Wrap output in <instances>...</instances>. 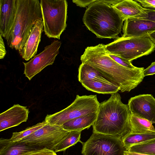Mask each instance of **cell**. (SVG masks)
<instances>
[{"mask_svg": "<svg viewBox=\"0 0 155 155\" xmlns=\"http://www.w3.org/2000/svg\"><path fill=\"white\" fill-rule=\"evenodd\" d=\"M105 45L100 44L87 47L81 56L82 63L98 70L112 84L118 86L121 92H130L143 81L144 68L131 69L120 65L106 52Z\"/></svg>", "mask_w": 155, "mask_h": 155, "instance_id": "obj_1", "label": "cell"}, {"mask_svg": "<svg viewBox=\"0 0 155 155\" xmlns=\"http://www.w3.org/2000/svg\"><path fill=\"white\" fill-rule=\"evenodd\" d=\"M117 92L100 103L96 119L92 125L93 132L122 139L131 133V112L128 104L121 101Z\"/></svg>", "mask_w": 155, "mask_h": 155, "instance_id": "obj_2", "label": "cell"}, {"mask_svg": "<svg viewBox=\"0 0 155 155\" xmlns=\"http://www.w3.org/2000/svg\"><path fill=\"white\" fill-rule=\"evenodd\" d=\"M125 20L111 5L96 0L86 9L83 21L87 28L98 38H117Z\"/></svg>", "mask_w": 155, "mask_h": 155, "instance_id": "obj_3", "label": "cell"}, {"mask_svg": "<svg viewBox=\"0 0 155 155\" xmlns=\"http://www.w3.org/2000/svg\"><path fill=\"white\" fill-rule=\"evenodd\" d=\"M42 20L40 1L16 0L14 24L6 40L8 46L20 52L36 22Z\"/></svg>", "mask_w": 155, "mask_h": 155, "instance_id": "obj_4", "label": "cell"}, {"mask_svg": "<svg viewBox=\"0 0 155 155\" xmlns=\"http://www.w3.org/2000/svg\"><path fill=\"white\" fill-rule=\"evenodd\" d=\"M40 3L45 34L48 38L60 39L67 26V1L41 0Z\"/></svg>", "mask_w": 155, "mask_h": 155, "instance_id": "obj_5", "label": "cell"}, {"mask_svg": "<svg viewBox=\"0 0 155 155\" xmlns=\"http://www.w3.org/2000/svg\"><path fill=\"white\" fill-rule=\"evenodd\" d=\"M108 54L117 55L131 62L140 57L148 55L155 50V44L149 36L118 37L105 45Z\"/></svg>", "mask_w": 155, "mask_h": 155, "instance_id": "obj_6", "label": "cell"}, {"mask_svg": "<svg viewBox=\"0 0 155 155\" xmlns=\"http://www.w3.org/2000/svg\"><path fill=\"white\" fill-rule=\"evenodd\" d=\"M100 104L96 95H77L70 105L58 112L47 115L45 120L51 124L61 126L71 120L90 113L97 112Z\"/></svg>", "mask_w": 155, "mask_h": 155, "instance_id": "obj_7", "label": "cell"}, {"mask_svg": "<svg viewBox=\"0 0 155 155\" xmlns=\"http://www.w3.org/2000/svg\"><path fill=\"white\" fill-rule=\"evenodd\" d=\"M82 144L83 155H124L126 150L121 139L95 132Z\"/></svg>", "mask_w": 155, "mask_h": 155, "instance_id": "obj_8", "label": "cell"}, {"mask_svg": "<svg viewBox=\"0 0 155 155\" xmlns=\"http://www.w3.org/2000/svg\"><path fill=\"white\" fill-rule=\"evenodd\" d=\"M70 131L62 126L48 123L21 140L28 144L40 149L54 151L56 145L64 139Z\"/></svg>", "mask_w": 155, "mask_h": 155, "instance_id": "obj_9", "label": "cell"}, {"mask_svg": "<svg viewBox=\"0 0 155 155\" xmlns=\"http://www.w3.org/2000/svg\"><path fill=\"white\" fill-rule=\"evenodd\" d=\"M61 44L60 41L54 40L51 44L45 46L42 51L35 55L29 61L23 62L24 66V74L29 80L47 66L54 63L59 53Z\"/></svg>", "mask_w": 155, "mask_h": 155, "instance_id": "obj_10", "label": "cell"}, {"mask_svg": "<svg viewBox=\"0 0 155 155\" xmlns=\"http://www.w3.org/2000/svg\"><path fill=\"white\" fill-rule=\"evenodd\" d=\"M128 105L131 114L155 123V98L151 94H143L131 97Z\"/></svg>", "mask_w": 155, "mask_h": 155, "instance_id": "obj_11", "label": "cell"}, {"mask_svg": "<svg viewBox=\"0 0 155 155\" xmlns=\"http://www.w3.org/2000/svg\"><path fill=\"white\" fill-rule=\"evenodd\" d=\"M123 27L122 37L128 38L149 36L155 31V22L143 18H127Z\"/></svg>", "mask_w": 155, "mask_h": 155, "instance_id": "obj_12", "label": "cell"}, {"mask_svg": "<svg viewBox=\"0 0 155 155\" xmlns=\"http://www.w3.org/2000/svg\"><path fill=\"white\" fill-rule=\"evenodd\" d=\"M29 111L26 107L19 104L12 107L0 114V131L17 126L26 122Z\"/></svg>", "mask_w": 155, "mask_h": 155, "instance_id": "obj_13", "label": "cell"}, {"mask_svg": "<svg viewBox=\"0 0 155 155\" xmlns=\"http://www.w3.org/2000/svg\"><path fill=\"white\" fill-rule=\"evenodd\" d=\"M16 0H0V35L6 40L14 25Z\"/></svg>", "mask_w": 155, "mask_h": 155, "instance_id": "obj_14", "label": "cell"}, {"mask_svg": "<svg viewBox=\"0 0 155 155\" xmlns=\"http://www.w3.org/2000/svg\"><path fill=\"white\" fill-rule=\"evenodd\" d=\"M43 28L42 20L37 21L32 28L25 45L19 53L25 60H29L37 54Z\"/></svg>", "mask_w": 155, "mask_h": 155, "instance_id": "obj_15", "label": "cell"}, {"mask_svg": "<svg viewBox=\"0 0 155 155\" xmlns=\"http://www.w3.org/2000/svg\"><path fill=\"white\" fill-rule=\"evenodd\" d=\"M112 6L124 20L127 18L145 19L147 17L146 9L135 0H120Z\"/></svg>", "mask_w": 155, "mask_h": 155, "instance_id": "obj_16", "label": "cell"}, {"mask_svg": "<svg viewBox=\"0 0 155 155\" xmlns=\"http://www.w3.org/2000/svg\"><path fill=\"white\" fill-rule=\"evenodd\" d=\"M21 140L12 142L9 139L1 138L0 155H22L31 150L39 149Z\"/></svg>", "mask_w": 155, "mask_h": 155, "instance_id": "obj_17", "label": "cell"}, {"mask_svg": "<svg viewBox=\"0 0 155 155\" xmlns=\"http://www.w3.org/2000/svg\"><path fill=\"white\" fill-rule=\"evenodd\" d=\"M97 116V112L90 113L69 120L61 126L64 129L69 131H82L93 125Z\"/></svg>", "mask_w": 155, "mask_h": 155, "instance_id": "obj_18", "label": "cell"}, {"mask_svg": "<svg viewBox=\"0 0 155 155\" xmlns=\"http://www.w3.org/2000/svg\"><path fill=\"white\" fill-rule=\"evenodd\" d=\"M78 79L81 83L86 81L95 80L112 84L98 70L85 63H82L79 66Z\"/></svg>", "mask_w": 155, "mask_h": 155, "instance_id": "obj_19", "label": "cell"}, {"mask_svg": "<svg viewBox=\"0 0 155 155\" xmlns=\"http://www.w3.org/2000/svg\"><path fill=\"white\" fill-rule=\"evenodd\" d=\"M81 83L87 90L98 94H111L120 91V88L117 85L102 81L87 80Z\"/></svg>", "mask_w": 155, "mask_h": 155, "instance_id": "obj_20", "label": "cell"}, {"mask_svg": "<svg viewBox=\"0 0 155 155\" xmlns=\"http://www.w3.org/2000/svg\"><path fill=\"white\" fill-rule=\"evenodd\" d=\"M155 138V131L145 133H130L121 139L126 150L132 146Z\"/></svg>", "mask_w": 155, "mask_h": 155, "instance_id": "obj_21", "label": "cell"}, {"mask_svg": "<svg viewBox=\"0 0 155 155\" xmlns=\"http://www.w3.org/2000/svg\"><path fill=\"white\" fill-rule=\"evenodd\" d=\"M130 124L131 133H141L155 131V128L151 122L132 114Z\"/></svg>", "mask_w": 155, "mask_h": 155, "instance_id": "obj_22", "label": "cell"}, {"mask_svg": "<svg viewBox=\"0 0 155 155\" xmlns=\"http://www.w3.org/2000/svg\"><path fill=\"white\" fill-rule=\"evenodd\" d=\"M81 130H72L56 146L54 151L56 152L65 150L70 147L75 145L78 142L82 143L80 140Z\"/></svg>", "mask_w": 155, "mask_h": 155, "instance_id": "obj_23", "label": "cell"}, {"mask_svg": "<svg viewBox=\"0 0 155 155\" xmlns=\"http://www.w3.org/2000/svg\"><path fill=\"white\" fill-rule=\"evenodd\" d=\"M127 151L149 155H155V138L133 146Z\"/></svg>", "mask_w": 155, "mask_h": 155, "instance_id": "obj_24", "label": "cell"}, {"mask_svg": "<svg viewBox=\"0 0 155 155\" xmlns=\"http://www.w3.org/2000/svg\"><path fill=\"white\" fill-rule=\"evenodd\" d=\"M47 123V122L45 120L42 122L38 123L34 125L28 127L21 131L14 132L12 133L11 138L9 139V140L10 141L12 142L20 141L24 137L42 127Z\"/></svg>", "mask_w": 155, "mask_h": 155, "instance_id": "obj_25", "label": "cell"}, {"mask_svg": "<svg viewBox=\"0 0 155 155\" xmlns=\"http://www.w3.org/2000/svg\"><path fill=\"white\" fill-rule=\"evenodd\" d=\"M108 54L116 62L124 67L131 69H135L137 68L134 66L131 62L113 54Z\"/></svg>", "mask_w": 155, "mask_h": 155, "instance_id": "obj_26", "label": "cell"}, {"mask_svg": "<svg viewBox=\"0 0 155 155\" xmlns=\"http://www.w3.org/2000/svg\"><path fill=\"white\" fill-rule=\"evenodd\" d=\"M22 155H57L54 151L45 148L39 149L29 151Z\"/></svg>", "mask_w": 155, "mask_h": 155, "instance_id": "obj_27", "label": "cell"}, {"mask_svg": "<svg viewBox=\"0 0 155 155\" xmlns=\"http://www.w3.org/2000/svg\"><path fill=\"white\" fill-rule=\"evenodd\" d=\"M145 9L155 11V0H135Z\"/></svg>", "mask_w": 155, "mask_h": 155, "instance_id": "obj_28", "label": "cell"}, {"mask_svg": "<svg viewBox=\"0 0 155 155\" xmlns=\"http://www.w3.org/2000/svg\"><path fill=\"white\" fill-rule=\"evenodd\" d=\"M155 74V62H153L147 68L143 71L144 77Z\"/></svg>", "mask_w": 155, "mask_h": 155, "instance_id": "obj_29", "label": "cell"}, {"mask_svg": "<svg viewBox=\"0 0 155 155\" xmlns=\"http://www.w3.org/2000/svg\"><path fill=\"white\" fill-rule=\"evenodd\" d=\"M96 0H73L72 1L73 3H75L78 6L81 7H85L88 6L92 3L94 2Z\"/></svg>", "mask_w": 155, "mask_h": 155, "instance_id": "obj_30", "label": "cell"}, {"mask_svg": "<svg viewBox=\"0 0 155 155\" xmlns=\"http://www.w3.org/2000/svg\"><path fill=\"white\" fill-rule=\"evenodd\" d=\"M6 54L5 44L2 37L0 35V59L4 58Z\"/></svg>", "mask_w": 155, "mask_h": 155, "instance_id": "obj_31", "label": "cell"}, {"mask_svg": "<svg viewBox=\"0 0 155 155\" xmlns=\"http://www.w3.org/2000/svg\"><path fill=\"white\" fill-rule=\"evenodd\" d=\"M147 17L146 19L155 22V11L146 9Z\"/></svg>", "mask_w": 155, "mask_h": 155, "instance_id": "obj_32", "label": "cell"}, {"mask_svg": "<svg viewBox=\"0 0 155 155\" xmlns=\"http://www.w3.org/2000/svg\"><path fill=\"white\" fill-rule=\"evenodd\" d=\"M124 155H149L141 153L132 152L127 150H125L124 152Z\"/></svg>", "mask_w": 155, "mask_h": 155, "instance_id": "obj_33", "label": "cell"}, {"mask_svg": "<svg viewBox=\"0 0 155 155\" xmlns=\"http://www.w3.org/2000/svg\"><path fill=\"white\" fill-rule=\"evenodd\" d=\"M149 36L152 41L155 44V31L149 35Z\"/></svg>", "mask_w": 155, "mask_h": 155, "instance_id": "obj_34", "label": "cell"}]
</instances>
